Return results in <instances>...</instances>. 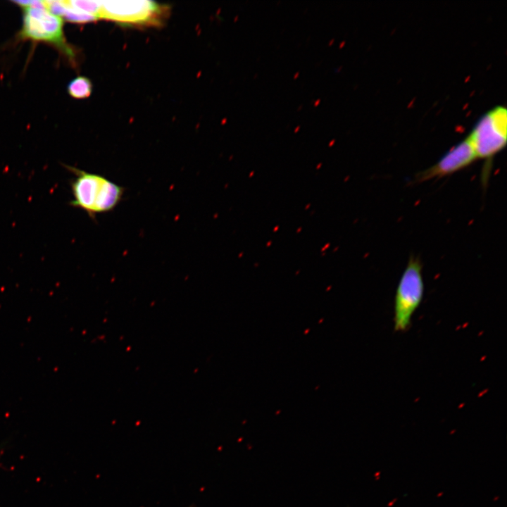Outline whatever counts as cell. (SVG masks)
Returning a JSON list of instances; mask_svg holds the SVG:
<instances>
[{
  "label": "cell",
  "mask_w": 507,
  "mask_h": 507,
  "mask_svg": "<svg viewBox=\"0 0 507 507\" xmlns=\"http://www.w3.org/2000/svg\"><path fill=\"white\" fill-rule=\"evenodd\" d=\"M66 168L75 175L70 182L73 198L70 204L84 211L92 219L112 211L122 201L125 192L122 186L101 175Z\"/></svg>",
  "instance_id": "6da1fadb"
},
{
  "label": "cell",
  "mask_w": 507,
  "mask_h": 507,
  "mask_svg": "<svg viewBox=\"0 0 507 507\" xmlns=\"http://www.w3.org/2000/svg\"><path fill=\"white\" fill-rule=\"evenodd\" d=\"M468 137L477 158L484 161L481 175L483 187L489 179L493 158L501 152L507 142V111L497 106L486 112L474 126Z\"/></svg>",
  "instance_id": "7a4b0ae2"
},
{
  "label": "cell",
  "mask_w": 507,
  "mask_h": 507,
  "mask_svg": "<svg viewBox=\"0 0 507 507\" xmlns=\"http://www.w3.org/2000/svg\"><path fill=\"white\" fill-rule=\"evenodd\" d=\"M170 7L153 1H101L98 18L125 26H162Z\"/></svg>",
  "instance_id": "3957f363"
},
{
  "label": "cell",
  "mask_w": 507,
  "mask_h": 507,
  "mask_svg": "<svg viewBox=\"0 0 507 507\" xmlns=\"http://www.w3.org/2000/svg\"><path fill=\"white\" fill-rule=\"evenodd\" d=\"M423 264L411 255L401 276L394 296V330L403 332L411 323L415 311L420 306L424 294Z\"/></svg>",
  "instance_id": "277c9868"
},
{
  "label": "cell",
  "mask_w": 507,
  "mask_h": 507,
  "mask_svg": "<svg viewBox=\"0 0 507 507\" xmlns=\"http://www.w3.org/2000/svg\"><path fill=\"white\" fill-rule=\"evenodd\" d=\"M23 9V23L20 32L23 38L53 44L69 58H74V52L65 41L61 18L50 13L46 9L30 7Z\"/></svg>",
  "instance_id": "5b68a950"
},
{
  "label": "cell",
  "mask_w": 507,
  "mask_h": 507,
  "mask_svg": "<svg viewBox=\"0 0 507 507\" xmlns=\"http://www.w3.org/2000/svg\"><path fill=\"white\" fill-rule=\"evenodd\" d=\"M477 159L472 144L467 136L435 163L415 174L411 182L419 184L452 175L470 166Z\"/></svg>",
  "instance_id": "8992f818"
},
{
  "label": "cell",
  "mask_w": 507,
  "mask_h": 507,
  "mask_svg": "<svg viewBox=\"0 0 507 507\" xmlns=\"http://www.w3.org/2000/svg\"><path fill=\"white\" fill-rule=\"evenodd\" d=\"M92 82L84 76H77L68 84V92L75 99L87 98L92 94Z\"/></svg>",
  "instance_id": "52a82bcc"
},
{
  "label": "cell",
  "mask_w": 507,
  "mask_h": 507,
  "mask_svg": "<svg viewBox=\"0 0 507 507\" xmlns=\"http://www.w3.org/2000/svg\"><path fill=\"white\" fill-rule=\"evenodd\" d=\"M67 6L74 10L92 14L98 18L101 8V1L65 0ZM99 19V18H98Z\"/></svg>",
  "instance_id": "ba28073f"
},
{
  "label": "cell",
  "mask_w": 507,
  "mask_h": 507,
  "mask_svg": "<svg viewBox=\"0 0 507 507\" xmlns=\"http://www.w3.org/2000/svg\"><path fill=\"white\" fill-rule=\"evenodd\" d=\"M62 17L66 21L74 23H87L98 20L95 15L74 10L68 6Z\"/></svg>",
  "instance_id": "9c48e42d"
},
{
  "label": "cell",
  "mask_w": 507,
  "mask_h": 507,
  "mask_svg": "<svg viewBox=\"0 0 507 507\" xmlns=\"http://www.w3.org/2000/svg\"><path fill=\"white\" fill-rule=\"evenodd\" d=\"M45 1V6L46 9L51 14L62 17L63 13H65L67 5L65 4V0L59 1V0H50V1Z\"/></svg>",
  "instance_id": "30bf717a"
}]
</instances>
